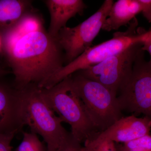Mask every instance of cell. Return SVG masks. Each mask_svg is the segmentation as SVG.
Returning <instances> with one entry per match:
<instances>
[{"instance_id": "18", "label": "cell", "mask_w": 151, "mask_h": 151, "mask_svg": "<svg viewBox=\"0 0 151 151\" xmlns=\"http://www.w3.org/2000/svg\"><path fill=\"white\" fill-rule=\"evenodd\" d=\"M141 13L149 22H151V0H138Z\"/></svg>"}, {"instance_id": "6", "label": "cell", "mask_w": 151, "mask_h": 151, "mask_svg": "<svg viewBox=\"0 0 151 151\" xmlns=\"http://www.w3.org/2000/svg\"><path fill=\"white\" fill-rule=\"evenodd\" d=\"M143 52L137 57L129 78L117 98L122 112L137 116L143 114L151 119V65L144 59Z\"/></svg>"}, {"instance_id": "16", "label": "cell", "mask_w": 151, "mask_h": 151, "mask_svg": "<svg viewBox=\"0 0 151 151\" xmlns=\"http://www.w3.org/2000/svg\"><path fill=\"white\" fill-rule=\"evenodd\" d=\"M81 151H117L116 143L110 141H86L81 146Z\"/></svg>"}, {"instance_id": "5", "label": "cell", "mask_w": 151, "mask_h": 151, "mask_svg": "<svg viewBox=\"0 0 151 151\" xmlns=\"http://www.w3.org/2000/svg\"><path fill=\"white\" fill-rule=\"evenodd\" d=\"M71 77L73 88L99 134L123 117L117 95L113 91L78 72Z\"/></svg>"}, {"instance_id": "11", "label": "cell", "mask_w": 151, "mask_h": 151, "mask_svg": "<svg viewBox=\"0 0 151 151\" xmlns=\"http://www.w3.org/2000/svg\"><path fill=\"white\" fill-rule=\"evenodd\" d=\"M50 14V21L47 32L52 37L56 38L61 29L66 27L70 19L77 14H81L86 8L82 0H45Z\"/></svg>"}, {"instance_id": "17", "label": "cell", "mask_w": 151, "mask_h": 151, "mask_svg": "<svg viewBox=\"0 0 151 151\" xmlns=\"http://www.w3.org/2000/svg\"><path fill=\"white\" fill-rule=\"evenodd\" d=\"M15 134H0V151H12L11 142Z\"/></svg>"}, {"instance_id": "7", "label": "cell", "mask_w": 151, "mask_h": 151, "mask_svg": "<svg viewBox=\"0 0 151 151\" xmlns=\"http://www.w3.org/2000/svg\"><path fill=\"white\" fill-rule=\"evenodd\" d=\"M113 3V0H105L99 9L84 22L74 27L66 26L60 30L56 38L64 52V65L92 46Z\"/></svg>"}, {"instance_id": "19", "label": "cell", "mask_w": 151, "mask_h": 151, "mask_svg": "<svg viewBox=\"0 0 151 151\" xmlns=\"http://www.w3.org/2000/svg\"><path fill=\"white\" fill-rule=\"evenodd\" d=\"M81 144L71 137L61 151H81Z\"/></svg>"}, {"instance_id": "9", "label": "cell", "mask_w": 151, "mask_h": 151, "mask_svg": "<svg viewBox=\"0 0 151 151\" xmlns=\"http://www.w3.org/2000/svg\"><path fill=\"white\" fill-rule=\"evenodd\" d=\"M24 126L20 91L0 82V134H17Z\"/></svg>"}, {"instance_id": "1", "label": "cell", "mask_w": 151, "mask_h": 151, "mask_svg": "<svg viewBox=\"0 0 151 151\" xmlns=\"http://www.w3.org/2000/svg\"><path fill=\"white\" fill-rule=\"evenodd\" d=\"M1 36L2 52L14 76L17 89L30 85L40 88L64 65L63 50L34 10Z\"/></svg>"}, {"instance_id": "22", "label": "cell", "mask_w": 151, "mask_h": 151, "mask_svg": "<svg viewBox=\"0 0 151 151\" xmlns=\"http://www.w3.org/2000/svg\"><path fill=\"white\" fill-rule=\"evenodd\" d=\"M2 40L1 37L0 35V52L2 51Z\"/></svg>"}, {"instance_id": "4", "label": "cell", "mask_w": 151, "mask_h": 151, "mask_svg": "<svg viewBox=\"0 0 151 151\" xmlns=\"http://www.w3.org/2000/svg\"><path fill=\"white\" fill-rule=\"evenodd\" d=\"M137 25L134 19L126 31L115 33L111 39L91 47L55 73L43 84L42 87L51 88L76 72L100 63L136 44L143 43L150 31L136 32Z\"/></svg>"}, {"instance_id": "20", "label": "cell", "mask_w": 151, "mask_h": 151, "mask_svg": "<svg viewBox=\"0 0 151 151\" xmlns=\"http://www.w3.org/2000/svg\"><path fill=\"white\" fill-rule=\"evenodd\" d=\"M142 50L144 51H146L148 52L150 56V59L149 62L151 65V30H150V33L148 37L143 42L142 46Z\"/></svg>"}, {"instance_id": "12", "label": "cell", "mask_w": 151, "mask_h": 151, "mask_svg": "<svg viewBox=\"0 0 151 151\" xmlns=\"http://www.w3.org/2000/svg\"><path fill=\"white\" fill-rule=\"evenodd\" d=\"M141 12L138 0H118L114 2L102 29L107 32L119 29L122 26L129 24Z\"/></svg>"}, {"instance_id": "21", "label": "cell", "mask_w": 151, "mask_h": 151, "mask_svg": "<svg viewBox=\"0 0 151 151\" xmlns=\"http://www.w3.org/2000/svg\"><path fill=\"white\" fill-rule=\"evenodd\" d=\"M10 72V71L6 70L4 68L0 66V76H4L8 74Z\"/></svg>"}, {"instance_id": "8", "label": "cell", "mask_w": 151, "mask_h": 151, "mask_svg": "<svg viewBox=\"0 0 151 151\" xmlns=\"http://www.w3.org/2000/svg\"><path fill=\"white\" fill-rule=\"evenodd\" d=\"M142 45L136 44L100 63L77 72L103 84L117 95L129 78L135 60L142 50Z\"/></svg>"}, {"instance_id": "14", "label": "cell", "mask_w": 151, "mask_h": 151, "mask_svg": "<svg viewBox=\"0 0 151 151\" xmlns=\"http://www.w3.org/2000/svg\"><path fill=\"white\" fill-rule=\"evenodd\" d=\"M116 145L117 151H151V134Z\"/></svg>"}, {"instance_id": "13", "label": "cell", "mask_w": 151, "mask_h": 151, "mask_svg": "<svg viewBox=\"0 0 151 151\" xmlns=\"http://www.w3.org/2000/svg\"><path fill=\"white\" fill-rule=\"evenodd\" d=\"M30 0H0V35L18 24L33 11Z\"/></svg>"}, {"instance_id": "15", "label": "cell", "mask_w": 151, "mask_h": 151, "mask_svg": "<svg viewBox=\"0 0 151 151\" xmlns=\"http://www.w3.org/2000/svg\"><path fill=\"white\" fill-rule=\"evenodd\" d=\"M23 139L15 151H47L37 137L32 132H23Z\"/></svg>"}, {"instance_id": "3", "label": "cell", "mask_w": 151, "mask_h": 151, "mask_svg": "<svg viewBox=\"0 0 151 151\" xmlns=\"http://www.w3.org/2000/svg\"><path fill=\"white\" fill-rule=\"evenodd\" d=\"M41 91L49 107L61 122L70 125L74 139L81 144L99 134L73 88L71 75L51 88H41Z\"/></svg>"}, {"instance_id": "10", "label": "cell", "mask_w": 151, "mask_h": 151, "mask_svg": "<svg viewBox=\"0 0 151 151\" xmlns=\"http://www.w3.org/2000/svg\"><path fill=\"white\" fill-rule=\"evenodd\" d=\"M151 130V119L147 116L139 118L132 115L122 117L92 139L122 144L148 134Z\"/></svg>"}, {"instance_id": "2", "label": "cell", "mask_w": 151, "mask_h": 151, "mask_svg": "<svg viewBox=\"0 0 151 151\" xmlns=\"http://www.w3.org/2000/svg\"><path fill=\"white\" fill-rule=\"evenodd\" d=\"M22 100V118L30 132L39 134L47 145V151H61L71 137L63 127L59 117L49 107L41 88L30 85L19 90Z\"/></svg>"}]
</instances>
